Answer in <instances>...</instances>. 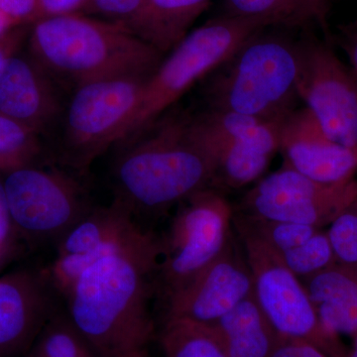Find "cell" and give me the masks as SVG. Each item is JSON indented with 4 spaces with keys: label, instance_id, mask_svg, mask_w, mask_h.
<instances>
[{
    "label": "cell",
    "instance_id": "6da1fadb",
    "mask_svg": "<svg viewBox=\"0 0 357 357\" xmlns=\"http://www.w3.org/2000/svg\"><path fill=\"white\" fill-rule=\"evenodd\" d=\"M161 241L139 227L79 276L67 314L98 357H149L157 338L150 305L156 296Z\"/></svg>",
    "mask_w": 357,
    "mask_h": 357
},
{
    "label": "cell",
    "instance_id": "7a4b0ae2",
    "mask_svg": "<svg viewBox=\"0 0 357 357\" xmlns=\"http://www.w3.org/2000/svg\"><path fill=\"white\" fill-rule=\"evenodd\" d=\"M115 162L114 201L134 215H160L213 188V162L192 126V115L165 114Z\"/></svg>",
    "mask_w": 357,
    "mask_h": 357
},
{
    "label": "cell",
    "instance_id": "3957f363",
    "mask_svg": "<svg viewBox=\"0 0 357 357\" xmlns=\"http://www.w3.org/2000/svg\"><path fill=\"white\" fill-rule=\"evenodd\" d=\"M30 56L53 77L76 86L105 77H149L164 54L121 23L84 13L30 25Z\"/></svg>",
    "mask_w": 357,
    "mask_h": 357
},
{
    "label": "cell",
    "instance_id": "277c9868",
    "mask_svg": "<svg viewBox=\"0 0 357 357\" xmlns=\"http://www.w3.org/2000/svg\"><path fill=\"white\" fill-rule=\"evenodd\" d=\"M256 32L203 81L206 109L282 121L297 109V39Z\"/></svg>",
    "mask_w": 357,
    "mask_h": 357
},
{
    "label": "cell",
    "instance_id": "5b68a950",
    "mask_svg": "<svg viewBox=\"0 0 357 357\" xmlns=\"http://www.w3.org/2000/svg\"><path fill=\"white\" fill-rule=\"evenodd\" d=\"M264 28L258 21L220 14L188 33L145 81L123 141L133 139L153 126L187 91Z\"/></svg>",
    "mask_w": 357,
    "mask_h": 357
},
{
    "label": "cell",
    "instance_id": "8992f818",
    "mask_svg": "<svg viewBox=\"0 0 357 357\" xmlns=\"http://www.w3.org/2000/svg\"><path fill=\"white\" fill-rule=\"evenodd\" d=\"M234 234V206L208 188L180 204L161 241L156 297L162 303L190 283L222 252Z\"/></svg>",
    "mask_w": 357,
    "mask_h": 357
},
{
    "label": "cell",
    "instance_id": "52a82bcc",
    "mask_svg": "<svg viewBox=\"0 0 357 357\" xmlns=\"http://www.w3.org/2000/svg\"><path fill=\"white\" fill-rule=\"evenodd\" d=\"M234 229L252 274L258 305L281 338L316 345L328 357H347L340 338L324 330L302 281L269 246L234 218Z\"/></svg>",
    "mask_w": 357,
    "mask_h": 357
},
{
    "label": "cell",
    "instance_id": "ba28073f",
    "mask_svg": "<svg viewBox=\"0 0 357 357\" xmlns=\"http://www.w3.org/2000/svg\"><path fill=\"white\" fill-rule=\"evenodd\" d=\"M147 77H105L77 86L66 114V159L70 165L86 168L124 140Z\"/></svg>",
    "mask_w": 357,
    "mask_h": 357
},
{
    "label": "cell",
    "instance_id": "9c48e42d",
    "mask_svg": "<svg viewBox=\"0 0 357 357\" xmlns=\"http://www.w3.org/2000/svg\"><path fill=\"white\" fill-rule=\"evenodd\" d=\"M297 93L326 135L357 149V77L325 42L297 39Z\"/></svg>",
    "mask_w": 357,
    "mask_h": 357
},
{
    "label": "cell",
    "instance_id": "30bf717a",
    "mask_svg": "<svg viewBox=\"0 0 357 357\" xmlns=\"http://www.w3.org/2000/svg\"><path fill=\"white\" fill-rule=\"evenodd\" d=\"M3 185L14 229L31 241L57 243L91 210L76 181L59 171L30 164L6 172Z\"/></svg>",
    "mask_w": 357,
    "mask_h": 357
},
{
    "label": "cell",
    "instance_id": "8fae6325",
    "mask_svg": "<svg viewBox=\"0 0 357 357\" xmlns=\"http://www.w3.org/2000/svg\"><path fill=\"white\" fill-rule=\"evenodd\" d=\"M357 196V181L342 185L314 182L283 163L244 194L234 213L323 229Z\"/></svg>",
    "mask_w": 357,
    "mask_h": 357
},
{
    "label": "cell",
    "instance_id": "7c38bea8",
    "mask_svg": "<svg viewBox=\"0 0 357 357\" xmlns=\"http://www.w3.org/2000/svg\"><path fill=\"white\" fill-rule=\"evenodd\" d=\"M255 292L252 274L236 232L220 256L163 303L165 319L211 326Z\"/></svg>",
    "mask_w": 357,
    "mask_h": 357
},
{
    "label": "cell",
    "instance_id": "4fadbf2b",
    "mask_svg": "<svg viewBox=\"0 0 357 357\" xmlns=\"http://www.w3.org/2000/svg\"><path fill=\"white\" fill-rule=\"evenodd\" d=\"M279 151L284 163L319 184L354 180L357 149L331 139L306 107L296 109L282 122Z\"/></svg>",
    "mask_w": 357,
    "mask_h": 357
},
{
    "label": "cell",
    "instance_id": "5bb4252c",
    "mask_svg": "<svg viewBox=\"0 0 357 357\" xmlns=\"http://www.w3.org/2000/svg\"><path fill=\"white\" fill-rule=\"evenodd\" d=\"M52 291L44 272H17L0 279V357L27 356L54 312Z\"/></svg>",
    "mask_w": 357,
    "mask_h": 357
},
{
    "label": "cell",
    "instance_id": "9a60e30c",
    "mask_svg": "<svg viewBox=\"0 0 357 357\" xmlns=\"http://www.w3.org/2000/svg\"><path fill=\"white\" fill-rule=\"evenodd\" d=\"M54 77L31 56L16 53L0 68V114L40 133L60 114Z\"/></svg>",
    "mask_w": 357,
    "mask_h": 357
},
{
    "label": "cell",
    "instance_id": "2e32d148",
    "mask_svg": "<svg viewBox=\"0 0 357 357\" xmlns=\"http://www.w3.org/2000/svg\"><path fill=\"white\" fill-rule=\"evenodd\" d=\"M324 330L332 337L357 333V265L335 262L303 279Z\"/></svg>",
    "mask_w": 357,
    "mask_h": 357
},
{
    "label": "cell",
    "instance_id": "e0dca14e",
    "mask_svg": "<svg viewBox=\"0 0 357 357\" xmlns=\"http://www.w3.org/2000/svg\"><path fill=\"white\" fill-rule=\"evenodd\" d=\"M211 3V0H144L126 26L165 55L187 36Z\"/></svg>",
    "mask_w": 357,
    "mask_h": 357
},
{
    "label": "cell",
    "instance_id": "ac0fdd59",
    "mask_svg": "<svg viewBox=\"0 0 357 357\" xmlns=\"http://www.w3.org/2000/svg\"><path fill=\"white\" fill-rule=\"evenodd\" d=\"M208 326L229 357H270L280 338L258 305L255 292Z\"/></svg>",
    "mask_w": 357,
    "mask_h": 357
},
{
    "label": "cell",
    "instance_id": "d6986e66",
    "mask_svg": "<svg viewBox=\"0 0 357 357\" xmlns=\"http://www.w3.org/2000/svg\"><path fill=\"white\" fill-rule=\"evenodd\" d=\"M222 15L258 21L266 27L306 30L318 25L326 37L328 3L321 0H222Z\"/></svg>",
    "mask_w": 357,
    "mask_h": 357
},
{
    "label": "cell",
    "instance_id": "ffe728a7",
    "mask_svg": "<svg viewBox=\"0 0 357 357\" xmlns=\"http://www.w3.org/2000/svg\"><path fill=\"white\" fill-rule=\"evenodd\" d=\"M192 122L213 162V189L225 194V191L243 189L263 177L273 157L206 133L197 124L194 115Z\"/></svg>",
    "mask_w": 357,
    "mask_h": 357
},
{
    "label": "cell",
    "instance_id": "44dd1931",
    "mask_svg": "<svg viewBox=\"0 0 357 357\" xmlns=\"http://www.w3.org/2000/svg\"><path fill=\"white\" fill-rule=\"evenodd\" d=\"M136 227L132 215L117 202L91 208L58 239L57 255L93 252L126 236Z\"/></svg>",
    "mask_w": 357,
    "mask_h": 357
},
{
    "label": "cell",
    "instance_id": "7402d4cb",
    "mask_svg": "<svg viewBox=\"0 0 357 357\" xmlns=\"http://www.w3.org/2000/svg\"><path fill=\"white\" fill-rule=\"evenodd\" d=\"M194 119L206 133L238 143L268 156L274 157L280 149V129L283 121H267L211 109L194 114Z\"/></svg>",
    "mask_w": 357,
    "mask_h": 357
},
{
    "label": "cell",
    "instance_id": "603a6c76",
    "mask_svg": "<svg viewBox=\"0 0 357 357\" xmlns=\"http://www.w3.org/2000/svg\"><path fill=\"white\" fill-rule=\"evenodd\" d=\"M157 337L164 357H229L210 326L185 319H165Z\"/></svg>",
    "mask_w": 357,
    "mask_h": 357
},
{
    "label": "cell",
    "instance_id": "cb8c5ba5",
    "mask_svg": "<svg viewBox=\"0 0 357 357\" xmlns=\"http://www.w3.org/2000/svg\"><path fill=\"white\" fill-rule=\"evenodd\" d=\"M28 357H98L67 312L54 311L28 352Z\"/></svg>",
    "mask_w": 357,
    "mask_h": 357
},
{
    "label": "cell",
    "instance_id": "d4e9b609",
    "mask_svg": "<svg viewBox=\"0 0 357 357\" xmlns=\"http://www.w3.org/2000/svg\"><path fill=\"white\" fill-rule=\"evenodd\" d=\"M40 150L38 133L0 114V173L30 165Z\"/></svg>",
    "mask_w": 357,
    "mask_h": 357
},
{
    "label": "cell",
    "instance_id": "484cf974",
    "mask_svg": "<svg viewBox=\"0 0 357 357\" xmlns=\"http://www.w3.org/2000/svg\"><path fill=\"white\" fill-rule=\"evenodd\" d=\"M234 218L243 223L246 229L261 239L263 243L278 255L306 243L319 229H321L302 223L275 222L263 218L243 217L234 213Z\"/></svg>",
    "mask_w": 357,
    "mask_h": 357
},
{
    "label": "cell",
    "instance_id": "4316f807",
    "mask_svg": "<svg viewBox=\"0 0 357 357\" xmlns=\"http://www.w3.org/2000/svg\"><path fill=\"white\" fill-rule=\"evenodd\" d=\"M278 256L283 264L301 280L337 262L332 243L323 229H319L306 243Z\"/></svg>",
    "mask_w": 357,
    "mask_h": 357
},
{
    "label": "cell",
    "instance_id": "83f0119b",
    "mask_svg": "<svg viewBox=\"0 0 357 357\" xmlns=\"http://www.w3.org/2000/svg\"><path fill=\"white\" fill-rule=\"evenodd\" d=\"M326 234L337 262L357 265V196L328 225Z\"/></svg>",
    "mask_w": 357,
    "mask_h": 357
},
{
    "label": "cell",
    "instance_id": "f1b7e54d",
    "mask_svg": "<svg viewBox=\"0 0 357 357\" xmlns=\"http://www.w3.org/2000/svg\"><path fill=\"white\" fill-rule=\"evenodd\" d=\"M144 0H89L84 14L126 25L139 11Z\"/></svg>",
    "mask_w": 357,
    "mask_h": 357
},
{
    "label": "cell",
    "instance_id": "f546056e",
    "mask_svg": "<svg viewBox=\"0 0 357 357\" xmlns=\"http://www.w3.org/2000/svg\"><path fill=\"white\" fill-rule=\"evenodd\" d=\"M0 11L18 26L32 25L41 18L38 0H0Z\"/></svg>",
    "mask_w": 357,
    "mask_h": 357
},
{
    "label": "cell",
    "instance_id": "4dcf8cb0",
    "mask_svg": "<svg viewBox=\"0 0 357 357\" xmlns=\"http://www.w3.org/2000/svg\"><path fill=\"white\" fill-rule=\"evenodd\" d=\"M270 357H328L316 345L291 338H279Z\"/></svg>",
    "mask_w": 357,
    "mask_h": 357
},
{
    "label": "cell",
    "instance_id": "1f68e13d",
    "mask_svg": "<svg viewBox=\"0 0 357 357\" xmlns=\"http://www.w3.org/2000/svg\"><path fill=\"white\" fill-rule=\"evenodd\" d=\"M41 18L84 13L89 0H38Z\"/></svg>",
    "mask_w": 357,
    "mask_h": 357
},
{
    "label": "cell",
    "instance_id": "d6a6232c",
    "mask_svg": "<svg viewBox=\"0 0 357 357\" xmlns=\"http://www.w3.org/2000/svg\"><path fill=\"white\" fill-rule=\"evenodd\" d=\"M30 25L18 26L0 37V68L6 59L20 52V47L28 39Z\"/></svg>",
    "mask_w": 357,
    "mask_h": 357
},
{
    "label": "cell",
    "instance_id": "836d02e7",
    "mask_svg": "<svg viewBox=\"0 0 357 357\" xmlns=\"http://www.w3.org/2000/svg\"><path fill=\"white\" fill-rule=\"evenodd\" d=\"M15 232L13 218L7 204L3 181L0 180V256L6 253Z\"/></svg>",
    "mask_w": 357,
    "mask_h": 357
},
{
    "label": "cell",
    "instance_id": "e575fe53",
    "mask_svg": "<svg viewBox=\"0 0 357 357\" xmlns=\"http://www.w3.org/2000/svg\"><path fill=\"white\" fill-rule=\"evenodd\" d=\"M340 45L347 53L351 70L357 77V20L340 30Z\"/></svg>",
    "mask_w": 357,
    "mask_h": 357
},
{
    "label": "cell",
    "instance_id": "d590c367",
    "mask_svg": "<svg viewBox=\"0 0 357 357\" xmlns=\"http://www.w3.org/2000/svg\"><path fill=\"white\" fill-rule=\"evenodd\" d=\"M15 27H18V25L6 14L0 11V37L3 36L4 34Z\"/></svg>",
    "mask_w": 357,
    "mask_h": 357
},
{
    "label": "cell",
    "instance_id": "8d00e7d4",
    "mask_svg": "<svg viewBox=\"0 0 357 357\" xmlns=\"http://www.w3.org/2000/svg\"><path fill=\"white\" fill-rule=\"evenodd\" d=\"M347 357H357V333L354 337V345L351 351L347 354Z\"/></svg>",
    "mask_w": 357,
    "mask_h": 357
},
{
    "label": "cell",
    "instance_id": "74e56055",
    "mask_svg": "<svg viewBox=\"0 0 357 357\" xmlns=\"http://www.w3.org/2000/svg\"><path fill=\"white\" fill-rule=\"evenodd\" d=\"M321 1L326 2V3H328V0H321Z\"/></svg>",
    "mask_w": 357,
    "mask_h": 357
},
{
    "label": "cell",
    "instance_id": "f35d334b",
    "mask_svg": "<svg viewBox=\"0 0 357 357\" xmlns=\"http://www.w3.org/2000/svg\"><path fill=\"white\" fill-rule=\"evenodd\" d=\"M26 357H28V356H26Z\"/></svg>",
    "mask_w": 357,
    "mask_h": 357
}]
</instances>
